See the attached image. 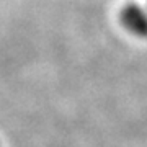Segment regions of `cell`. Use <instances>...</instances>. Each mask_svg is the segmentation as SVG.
<instances>
[{
	"mask_svg": "<svg viewBox=\"0 0 147 147\" xmlns=\"http://www.w3.org/2000/svg\"><path fill=\"white\" fill-rule=\"evenodd\" d=\"M119 23L129 34L136 38H147V7H142L136 2H129L121 7Z\"/></svg>",
	"mask_w": 147,
	"mask_h": 147,
	"instance_id": "cell-1",
	"label": "cell"
}]
</instances>
